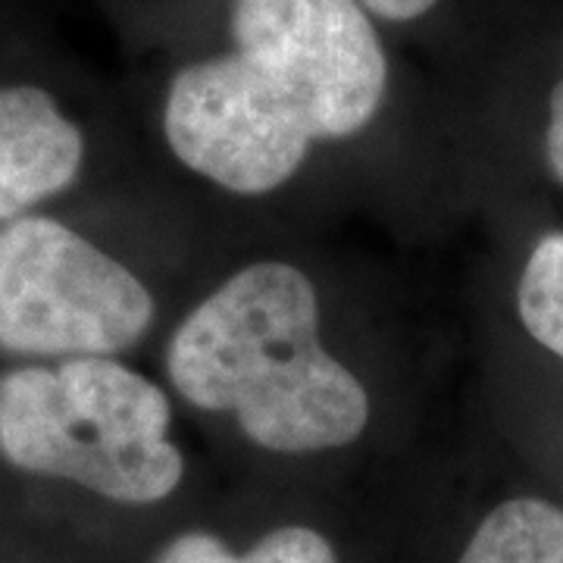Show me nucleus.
<instances>
[{"mask_svg":"<svg viewBox=\"0 0 563 563\" xmlns=\"http://www.w3.org/2000/svg\"><path fill=\"white\" fill-rule=\"evenodd\" d=\"M166 373L191 407L235 413L276 454L342 448L369 422V395L325 351L317 288L291 263H251L207 295L173 332Z\"/></svg>","mask_w":563,"mask_h":563,"instance_id":"obj_1","label":"nucleus"},{"mask_svg":"<svg viewBox=\"0 0 563 563\" xmlns=\"http://www.w3.org/2000/svg\"><path fill=\"white\" fill-rule=\"evenodd\" d=\"M457 563H563V510L542 498L498 504Z\"/></svg>","mask_w":563,"mask_h":563,"instance_id":"obj_7","label":"nucleus"},{"mask_svg":"<svg viewBox=\"0 0 563 563\" xmlns=\"http://www.w3.org/2000/svg\"><path fill=\"white\" fill-rule=\"evenodd\" d=\"M548 135H544V154L551 163V173L563 181V73L561 81L551 91V103H548Z\"/></svg>","mask_w":563,"mask_h":563,"instance_id":"obj_11","label":"nucleus"},{"mask_svg":"<svg viewBox=\"0 0 563 563\" xmlns=\"http://www.w3.org/2000/svg\"><path fill=\"white\" fill-rule=\"evenodd\" d=\"M85 139L57 101L35 85L0 88V225L79 179Z\"/></svg>","mask_w":563,"mask_h":563,"instance_id":"obj_6","label":"nucleus"},{"mask_svg":"<svg viewBox=\"0 0 563 563\" xmlns=\"http://www.w3.org/2000/svg\"><path fill=\"white\" fill-rule=\"evenodd\" d=\"M526 332L563 361V235H544L532 247L517 285Z\"/></svg>","mask_w":563,"mask_h":563,"instance_id":"obj_8","label":"nucleus"},{"mask_svg":"<svg viewBox=\"0 0 563 563\" xmlns=\"http://www.w3.org/2000/svg\"><path fill=\"white\" fill-rule=\"evenodd\" d=\"M154 295L98 244L51 217L0 225V351L117 357L147 335Z\"/></svg>","mask_w":563,"mask_h":563,"instance_id":"obj_3","label":"nucleus"},{"mask_svg":"<svg viewBox=\"0 0 563 563\" xmlns=\"http://www.w3.org/2000/svg\"><path fill=\"white\" fill-rule=\"evenodd\" d=\"M163 132L191 173L232 195H269L301 169L307 122L242 54L185 66L169 85Z\"/></svg>","mask_w":563,"mask_h":563,"instance_id":"obj_5","label":"nucleus"},{"mask_svg":"<svg viewBox=\"0 0 563 563\" xmlns=\"http://www.w3.org/2000/svg\"><path fill=\"white\" fill-rule=\"evenodd\" d=\"M232 38L313 141L357 135L383 103L388 63L357 0H235Z\"/></svg>","mask_w":563,"mask_h":563,"instance_id":"obj_4","label":"nucleus"},{"mask_svg":"<svg viewBox=\"0 0 563 563\" xmlns=\"http://www.w3.org/2000/svg\"><path fill=\"white\" fill-rule=\"evenodd\" d=\"M161 385L113 357H73L0 373V457L76 483L107 501L157 504L179 488Z\"/></svg>","mask_w":563,"mask_h":563,"instance_id":"obj_2","label":"nucleus"},{"mask_svg":"<svg viewBox=\"0 0 563 563\" xmlns=\"http://www.w3.org/2000/svg\"><path fill=\"white\" fill-rule=\"evenodd\" d=\"M242 563H339L325 536L310 526H279L244 551Z\"/></svg>","mask_w":563,"mask_h":563,"instance_id":"obj_9","label":"nucleus"},{"mask_svg":"<svg viewBox=\"0 0 563 563\" xmlns=\"http://www.w3.org/2000/svg\"><path fill=\"white\" fill-rule=\"evenodd\" d=\"M154 563H242V554L229 551V544L210 532H185L166 544Z\"/></svg>","mask_w":563,"mask_h":563,"instance_id":"obj_10","label":"nucleus"},{"mask_svg":"<svg viewBox=\"0 0 563 563\" xmlns=\"http://www.w3.org/2000/svg\"><path fill=\"white\" fill-rule=\"evenodd\" d=\"M357 3H363L369 13H376L383 20L407 22L417 20L422 13H429L439 0H357Z\"/></svg>","mask_w":563,"mask_h":563,"instance_id":"obj_12","label":"nucleus"}]
</instances>
